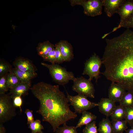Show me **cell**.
Masks as SVG:
<instances>
[{
	"label": "cell",
	"instance_id": "obj_17",
	"mask_svg": "<svg viewBox=\"0 0 133 133\" xmlns=\"http://www.w3.org/2000/svg\"><path fill=\"white\" fill-rule=\"evenodd\" d=\"M11 71L14 73L22 82H31V80L37 75L36 73H32L20 70L16 68H12Z\"/></svg>",
	"mask_w": 133,
	"mask_h": 133
},
{
	"label": "cell",
	"instance_id": "obj_31",
	"mask_svg": "<svg viewBox=\"0 0 133 133\" xmlns=\"http://www.w3.org/2000/svg\"><path fill=\"white\" fill-rule=\"evenodd\" d=\"M55 48L50 51L45 57L43 58L44 61L49 62L51 64L55 63Z\"/></svg>",
	"mask_w": 133,
	"mask_h": 133
},
{
	"label": "cell",
	"instance_id": "obj_34",
	"mask_svg": "<svg viewBox=\"0 0 133 133\" xmlns=\"http://www.w3.org/2000/svg\"><path fill=\"white\" fill-rule=\"evenodd\" d=\"M25 113L27 117V124L29 125L34 121L33 114V111L32 110L27 109L25 110Z\"/></svg>",
	"mask_w": 133,
	"mask_h": 133
},
{
	"label": "cell",
	"instance_id": "obj_5",
	"mask_svg": "<svg viewBox=\"0 0 133 133\" xmlns=\"http://www.w3.org/2000/svg\"><path fill=\"white\" fill-rule=\"evenodd\" d=\"M84 64L83 75H88L89 77L88 79L91 81L94 78L97 83L101 73L100 70L102 64L101 59L94 53L86 60Z\"/></svg>",
	"mask_w": 133,
	"mask_h": 133
},
{
	"label": "cell",
	"instance_id": "obj_16",
	"mask_svg": "<svg viewBox=\"0 0 133 133\" xmlns=\"http://www.w3.org/2000/svg\"><path fill=\"white\" fill-rule=\"evenodd\" d=\"M55 45L49 41L39 43L36 47L38 54L43 58L55 48Z\"/></svg>",
	"mask_w": 133,
	"mask_h": 133
},
{
	"label": "cell",
	"instance_id": "obj_6",
	"mask_svg": "<svg viewBox=\"0 0 133 133\" xmlns=\"http://www.w3.org/2000/svg\"><path fill=\"white\" fill-rule=\"evenodd\" d=\"M67 98L70 105L74 109L75 112L79 114L98 106V103L89 101L86 97L81 95L75 96L70 95L67 91Z\"/></svg>",
	"mask_w": 133,
	"mask_h": 133
},
{
	"label": "cell",
	"instance_id": "obj_35",
	"mask_svg": "<svg viewBox=\"0 0 133 133\" xmlns=\"http://www.w3.org/2000/svg\"><path fill=\"white\" fill-rule=\"evenodd\" d=\"M0 133H6V129L2 123H0Z\"/></svg>",
	"mask_w": 133,
	"mask_h": 133
},
{
	"label": "cell",
	"instance_id": "obj_3",
	"mask_svg": "<svg viewBox=\"0 0 133 133\" xmlns=\"http://www.w3.org/2000/svg\"><path fill=\"white\" fill-rule=\"evenodd\" d=\"M41 64L48 69L53 81L59 85L64 86L69 81H73L76 78L73 72L67 71L66 68L59 64L42 63Z\"/></svg>",
	"mask_w": 133,
	"mask_h": 133
},
{
	"label": "cell",
	"instance_id": "obj_30",
	"mask_svg": "<svg viewBox=\"0 0 133 133\" xmlns=\"http://www.w3.org/2000/svg\"><path fill=\"white\" fill-rule=\"evenodd\" d=\"M125 107V114L124 120L129 124L133 120V107Z\"/></svg>",
	"mask_w": 133,
	"mask_h": 133
},
{
	"label": "cell",
	"instance_id": "obj_7",
	"mask_svg": "<svg viewBox=\"0 0 133 133\" xmlns=\"http://www.w3.org/2000/svg\"><path fill=\"white\" fill-rule=\"evenodd\" d=\"M73 90L78 94L84 95L87 97L95 98V89L91 81L82 76L75 78L73 81Z\"/></svg>",
	"mask_w": 133,
	"mask_h": 133
},
{
	"label": "cell",
	"instance_id": "obj_9",
	"mask_svg": "<svg viewBox=\"0 0 133 133\" xmlns=\"http://www.w3.org/2000/svg\"><path fill=\"white\" fill-rule=\"evenodd\" d=\"M116 13L120 17L119 24L110 33L104 34L103 36L104 38L110 33L121 28L122 24L133 15V0H126L119 8Z\"/></svg>",
	"mask_w": 133,
	"mask_h": 133
},
{
	"label": "cell",
	"instance_id": "obj_33",
	"mask_svg": "<svg viewBox=\"0 0 133 133\" xmlns=\"http://www.w3.org/2000/svg\"><path fill=\"white\" fill-rule=\"evenodd\" d=\"M122 27L129 29L133 28V15L122 24Z\"/></svg>",
	"mask_w": 133,
	"mask_h": 133
},
{
	"label": "cell",
	"instance_id": "obj_14",
	"mask_svg": "<svg viewBox=\"0 0 133 133\" xmlns=\"http://www.w3.org/2000/svg\"><path fill=\"white\" fill-rule=\"evenodd\" d=\"M65 62H69L72 60L74 55L71 44L65 40H60L57 43Z\"/></svg>",
	"mask_w": 133,
	"mask_h": 133
},
{
	"label": "cell",
	"instance_id": "obj_36",
	"mask_svg": "<svg viewBox=\"0 0 133 133\" xmlns=\"http://www.w3.org/2000/svg\"><path fill=\"white\" fill-rule=\"evenodd\" d=\"M125 131L126 133H133V128L127 129Z\"/></svg>",
	"mask_w": 133,
	"mask_h": 133
},
{
	"label": "cell",
	"instance_id": "obj_4",
	"mask_svg": "<svg viewBox=\"0 0 133 133\" xmlns=\"http://www.w3.org/2000/svg\"><path fill=\"white\" fill-rule=\"evenodd\" d=\"M16 108L9 93L0 94V123L3 124L16 116Z\"/></svg>",
	"mask_w": 133,
	"mask_h": 133
},
{
	"label": "cell",
	"instance_id": "obj_13",
	"mask_svg": "<svg viewBox=\"0 0 133 133\" xmlns=\"http://www.w3.org/2000/svg\"><path fill=\"white\" fill-rule=\"evenodd\" d=\"M14 67L21 71L36 73V69L29 59L21 57L16 58L13 63Z\"/></svg>",
	"mask_w": 133,
	"mask_h": 133
},
{
	"label": "cell",
	"instance_id": "obj_8",
	"mask_svg": "<svg viewBox=\"0 0 133 133\" xmlns=\"http://www.w3.org/2000/svg\"><path fill=\"white\" fill-rule=\"evenodd\" d=\"M78 5L83 7L84 13L87 16L95 17L102 13L101 0H79Z\"/></svg>",
	"mask_w": 133,
	"mask_h": 133
},
{
	"label": "cell",
	"instance_id": "obj_15",
	"mask_svg": "<svg viewBox=\"0 0 133 133\" xmlns=\"http://www.w3.org/2000/svg\"><path fill=\"white\" fill-rule=\"evenodd\" d=\"M31 82H21L13 88L10 90V94L12 99L17 96H25L28 94L31 88Z\"/></svg>",
	"mask_w": 133,
	"mask_h": 133
},
{
	"label": "cell",
	"instance_id": "obj_2",
	"mask_svg": "<svg viewBox=\"0 0 133 133\" xmlns=\"http://www.w3.org/2000/svg\"><path fill=\"white\" fill-rule=\"evenodd\" d=\"M30 90L40 102L36 112L41 115L43 121L51 125L54 132L61 124L77 117L76 113L70 109L68 99L60 90L59 85L41 82Z\"/></svg>",
	"mask_w": 133,
	"mask_h": 133
},
{
	"label": "cell",
	"instance_id": "obj_38",
	"mask_svg": "<svg viewBox=\"0 0 133 133\" xmlns=\"http://www.w3.org/2000/svg\"></svg>",
	"mask_w": 133,
	"mask_h": 133
},
{
	"label": "cell",
	"instance_id": "obj_10",
	"mask_svg": "<svg viewBox=\"0 0 133 133\" xmlns=\"http://www.w3.org/2000/svg\"><path fill=\"white\" fill-rule=\"evenodd\" d=\"M126 92L122 85L112 82L108 89V98L115 102H119Z\"/></svg>",
	"mask_w": 133,
	"mask_h": 133
},
{
	"label": "cell",
	"instance_id": "obj_23",
	"mask_svg": "<svg viewBox=\"0 0 133 133\" xmlns=\"http://www.w3.org/2000/svg\"><path fill=\"white\" fill-rule=\"evenodd\" d=\"M21 82L16 74L11 71L7 74L6 77V84L10 89L14 88Z\"/></svg>",
	"mask_w": 133,
	"mask_h": 133
},
{
	"label": "cell",
	"instance_id": "obj_18",
	"mask_svg": "<svg viewBox=\"0 0 133 133\" xmlns=\"http://www.w3.org/2000/svg\"><path fill=\"white\" fill-rule=\"evenodd\" d=\"M82 115L79 119L76 127L77 128H81L84 125H86L95 120L97 118L95 115L87 111L82 113Z\"/></svg>",
	"mask_w": 133,
	"mask_h": 133
},
{
	"label": "cell",
	"instance_id": "obj_27",
	"mask_svg": "<svg viewBox=\"0 0 133 133\" xmlns=\"http://www.w3.org/2000/svg\"><path fill=\"white\" fill-rule=\"evenodd\" d=\"M96 121L94 120L85 125L83 129V133H97L98 129L96 126Z\"/></svg>",
	"mask_w": 133,
	"mask_h": 133
},
{
	"label": "cell",
	"instance_id": "obj_25",
	"mask_svg": "<svg viewBox=\"0 0 133 133\" xmlns=\"http://www.w3.org/2000/svg\"><path fill=\"white\" fill-rule=\"evenodd\" d=\"M76 126H69L66 123L63 124L62 127H59L56 129L55 133H78Z\"/></svg>",
	"mask_w": 133,
	"mask_h": 133
},
{
	"label": "cell",
	"instance_id": "obj_32",
	"mask_svg": "<svg viewBox=\"0 0 133 133\" xmlns=\"http://www.w3.org/2000/svg\"><path fill=\"white\" fill-rule=\"evenodd\" d=\"M12 101L14 106L16 107L19 108L20 112H21L22 110L21 106L23 103V100L21 96L16 97L12 99Z\"/></svg>",
	"mask_w": 133,
	"mask_h": 133
},
{
	"label": "cell",
	"instance_id": "obj_12",
	"mask_svg": "<svg viewBox=\"0 0 133 133\" xmlns=\"http://www.w3.org/2000/svg\"><path fill=\"white\" fill-rule=\"evenodd\" d=\"M126 0H101L104 11L109 17L116 13Z\"/></svg>",
	"mask_w": 133,
	"mask_h": 133
},
{
	"label": "cell",
	"instance_id": "obj_19",
	"mask_svg": "<svg viewBox=\"0 0 133 133\" xmlns=\"http://www.w3.org/2000/svg\"><path fill=\"white\" fill-rule=\"evenodd\" d=\"M98 131L99 133H114L111 122L107 117L103 118L99 122Z\"/></svg>",
	"mask_w": 133,
	"mask_h": 133
},
{
	"label": "cell",
	"instance_id": "obj_11",
	"mask_svg": "<svg viewBox=\"0 0 133 133\" xmlns=\"http://www.w3.org/2000/svg\"><path fill=\"white\" fill-rule=\"evenodd\" d=\"M98 103L99 111L107 118L111 116L116 106L115 102L108 98H101Z\"/></svg>",
	"mask_w": 133,
	"mask_h": 133
},
{
	"label": "cell",
	"instance_id": "obj_20",
	"mask_svg": "<svg viewBox=\"0 0 133 133\" xmlns=\"http://www.w3.org/2000/svg\"><path fill=\"white\" fill-rule=\"evenodd\" d=\"M111 123L114 133H123L128 128L127 122L125 120H112Z\"/></svg>",
	"mask_w": 133,
	"mask_h": 133
},
{
	"label": "cell",
	"instance_id": "obj_29",
	"mask_svg": "<svg viewBox=\"0 0 133 133\" xmlns=\"http://www.w3.org/2000/svg\"><path fill=\"white\" fill-rule=\"evenodd\" d=\"M55 63L59 64L65 62L63 56L61 52L57 43L55 45Z\"/></svg>",
	"mask_w": 133,
	"mask_h": 133
},
{
	"label": "cell",
	"instance_id": "obj_22",
	"mask_svg": "<svg viewBox=\"0 0 133 133\" xmlns=\"http://www.w3.org/2000/svg\"><path fill=\"white\" fill-rule=\"evenodd\" d=\"M119 103L124 107H133V91L126 92Z\"/></svg>",
	"mask_w": 133,
	"mask_h": 133
},
{
	"label": "cell",
	"instance_id": "obj_21",
	"mask_svg": "<svg viewBox=\"0 0 133 133\" xmlns=\"http://www.w3.org/2000/svg\"><path fill=\"white\" fill-rule=\"evenodd\" d=\"M125 114L124 107L120 104L116 106L111 116L112 120H123L124 119Z\"/></svg>",
	"mask_w": 133,
	"mask_h": 133
},
{
	"label": "cell",
	"instance_id": "obj_37",
	"mask_svg": "<svg viewBox=\"0 0 133 133\" xmlns=\"http://www.w3.org/2000/svg\"><path fill=\"white\" fill-rule=\"evenodd\" d=\"M129 124L131 128H133V120Z\"/></svg>",
	"mask_w": 133,
	"mask_h": 133
},
{
	"label": "cell",
	"instance_id": "obj_28",
	"mask_svg": "<svg viewBox=\"0 0 133 133\" xmlns=\"http://www.w3.org/2000/svg\"><path fill=\"white\" fill-rule=\"evenodd\" d=\"M7 74L0 77V94L6 93L9 89L6 84V77Z\"/></svg>",
	"mask_w": 133,
	"mask_h": 133
},
{
	"label": "cell",
	"instance_id": "obj_24",
	"mask_svg": "<svg viewBox=\"0 0 133 133\" xmlns=\"http://www.w3.org/2000/svg\"><path fill=\"white\" fill-rule=\"evenodd\" d=\"M29 128L31 131V133H44L42 130L44 129L39 119L34 120L29 125Z\"/></svg>",
	"mask_w": 133,
	"mask_h": 133
},
{
	"label": "cell",
	"instance_id": "obj_26",
	"mask_svg": "<svg viewBox=\"0 0 133 133\" xmlns=\"http://www.w3.org/2000/svg\"><path fill=\"white\" fill-rule=\"evenodd\" d=\"M12 68V66L9 63L3 60H0V77L8 74L11 71Z\"/></svg>",
	"mask_w": 133,
	"mask_h": 133
},
{
	"label": "cell",
	"instance_id": "obj_1",
	"mask_svg": "<svg viewBox=\"0 0 133 133\" xmlns=\"http://www.w3.org/2000/svg\"><path fill=\"white\" fill-rule=\"evenodd\" d=\"M105 40L101 59L105 70L101 73L126 90L133 91V31L127 29L120 35Z\"/></svg>",
	"mask_w": 133,
	"mask_h": 133
}]
</instances>
